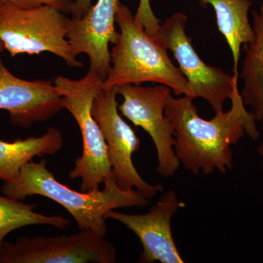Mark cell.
<instances>
[{
  "instance_id": "cell-1",
  "label": "cell",
  "mask_w": 263,
  "mask_h": 263,
  "mask_svg": "<svg viewBox=\"0 0 263 263\" xmlns=\"http://www.w3.org/2000/svg\"><path fill=\"white\" fill-rule=\"evenodd\" d=\"M230 100V110L216 113L209 120L199 116L189 97L172 96L166 105L165 115L175 129V152L180 164L192 174L209 175L217 170L226 174L233 167L231 146L246 134L258 139L257 119L246 108L238 84Z\"/></svg>"
},
{
  "instance_id": "cell-2",
  "label": "cell",
  "mask_w": 263,
  "mask_h": 263,
  "mask_svg": "<svg viewBox=\"0 0 263 263\" xmlns=\"http://www.w3.org/2000/svg\"><path fill=\"white\" fill-rule=\"evenodd\" d=\"M104 188L78 192L60 182L47 168L46 160H32L24 164L18 177L6 181L2 193L17 200L40 195L61 205L75 219L79 229L89 230L100 236L107 234L105 215L122 208L146 207L149 200L136 190H123L115 179L107 180Z\"/></svg>"
},
{
  "instance_id": "cell-3",
  "label": "cell",
  "mask_w": 263,
  "mask_h": 263,
  "mask_svg": "<svg viewBox=\"0 0 263 263\" xmlns=\"http://www.w3.org/2000/svg\"><path fill=\"white\" fill-rule=\"evenodd\" d=\"M116 22L119 37L110 51L111 67L103 81V91L123 85L154 82L168 86L176 96L194 100L191 86L171 61L167 48L136 22L127 5L119 3Z\"/></svg>"
},
{
  "instance_id": "cell-4",
  "label": "cell",
  "mask_w": 263,
  "mask_h": 263,
  "mask_svg": "<svg viewBox=\"0 0 263 263\" xmlns=\"http://www.w3.org/2000/svg\"><path fill=\"white\" fill-rule=\"evenodd\" d=\"M53 83L61 95L62 106L75 119L82 137V154L69 176L81 179V191L98 190L101 183L115 179L106 143L91 112L95 98L103 91V81L89 71L79 80L59 76Z\"/></svg>"
},
{
  "instance_id": "cell-5",
  "label": "cell",
  "mask_w": 263,
  "mask_h": 263,
  "mask_svg": "<svg viewBox=\"0 0 263 263\" xmlns=\"http://www.w3.org/2000/svg\"><path fill=\"white\" fill-rule=\"evenodd\" d=\"M67 21L65 13L49 5L23 8L0 3V40L11 57L49 52L70 67H82L66 37Z\"/></svg>"
},
{
  "instance_id": "cell-6",
  "label": "cell",
  "mask_w": 263,
  "mask_h": 263,
  "mask_svg": "<svg viewBox=\"0 0 263 263\" xmlns=\"http://www.w3.org/2000/svg\"><path fill=\"white\" fill-rule=\"evenodd\" d=\"M123 98L118 107L121 114L136 127L149 135L157 155V174L162 177L174 176L181 164L175 152V129L165 115V107L172 90L163 84L154 86L126 84L116 88Z\"/></svg>"
},
{
  "instance_id": "cell-7",
  "label": "cell",
  "mask_w": 263,
  "mask_h": 263,
  "mask_svg": "<svg viewBox=\"0 0 263 263\" xmlns=\"http://www.w3.org/2000/svg\"><path fill=\"white\" fill-rule=\"evenodd\" d=\"M117 251L89 230L56 237H19L0 247V263H114Z\"/></svg>"
},
{
  "instance_id": "cell-8",
  "label": "cell",
  "mask_w": 263,
  "mask_h": 263,
  "mask_svg": "<svg viewBox=\"0 0 263 263\" xmlns=\"http://www.w3.org/2000/svg\"><path fill=\"white\" fill-rule=\"evenodd\" d=\"M186 15L175 13L160 24L157 37L179 64L193 90L194 100L204 99L215 114L219 113L238 85V76L230 75L202 61L186 34Z\"/></svg>"
},
{
  "instance_id": "cell-9",
  "label": "cell",
  "mask_w": 263,
  "mask_h": 263,
  "mask_svg": "<svg viewBox=\"0 0 263 263\" xmlns=\"http://www.w3.org/2000/svg\"><path fill=\"white\" fill-rule=\"evenodd\" d=\"M116 88L102 91L93 102V117L98 122L105 143L109 161L117 184L123 190H136L146 198L162 193V185L146 182L133 164V155L141 148L136 132L118 111Z\"/></svg>"
},
{
  "instance_id": "cell-10",
  "label": "cell",
  "mask_w": 263,
  "mask_h": 263,
  "mask_svg": "<svg viewBox=\"0 0 263 263\" xmlns=\"http://www.w3.org/2000/svg\"><path fill=\"white\" fill-rule=\"evenodd\" d=\"M184 206L174 190H168L146 214H124L111 210L105 217L122 223L139 238L143 252L138 262L183 263L173 236L171 221Z\"/></svg>"
},
{
  "instance_id": "cell-11",
  "label": "cell",
  "mask_w": 263,
  "mask_h": 263,
  "mask_svg": "<svg viewBox=\"0 0 263 263\" xmlns=\"http://www.w3.org/2000/svg\"><path fill=\"white\" fill-rule=\"evenodd\" d=\"M119 0H97L80 18H68L67 39L78 57L81 53L89 59V72L105 81L111 67L109 44L119 37L116 29V15Z\"/></svg>"
},
{
  "instance_id": "cell-12",
  "label": "cell",
  "mask_w": 263,
  "mask_h": 263,
  "mask_svg": "<svg viewBox=\"0 0 263 263\" xmlns=\"http://www.w3.org/2000/svg\"><path fill=\"white\" fill-rule=\"evenodd\" d=\"M64 109L62 97L51 81H26L8 70L0 57V110L9 113L10 122L29 128L46 122Z\"/></svg>"
},
{
  "instance_id": "cell-13",
  "label": "cell",
  "mask_w": 263,
  "mask_h": 263,
  "mask_svg": "<svg viewBox=\"0 0 263 263\" xmlns=\"http://www.w3.org/2000/svg\"><path fill=\"white\" fill-rule=\"evenodd\" d=\"M61 132L49 127L45 134L13 142L0 141V181H13L24 164L34 157L52 156L63 146Z\"/></svg>"
},
{
  "instance_id": "cell-14",
  "label": "cell",
  "mask_w": 263,
  "mask_h": 263,
  "mask_svg": "<svg viewBox=\"0 0 263 263\" xmlns=\"http://www.w3.org/2000/svg\"><path fill=\"white\" fill-rule=\"evenodd\" d=\"M202 6L211 5L215 11L218 29L232 52L234 75L238 76L242 44L248 45L254 37L249 20L251 0H199Z\"/></svg>"
},
{
  "instance_id": "cell-15",
  "label": "cell",
  "mask_w": 263,
  "mask_h": 263,
  "mask_svg": "<svg viewBox=\"0 0 263 263\" xmlns=\"http://www.w3.org/2000/svg\"><path fill=\"white\" fill-rule=\"evenodd\" d=\"M254 37L248 44L240 77L245 105L253 109L257 122L263 111V2L259 11H253Z\"/></svg>"
},
{
  "instance_id": "cell-16",
  "label": "cell",
  "mask_w": 263,
  "mask_h": 263,
  "mask_svg": "<svg viewBox=\"0 0 263 263\" xmlns=\"http://www.w3.org/2000/svg\"><path fill=\"white\" fill-rule=\"evenodd\" d=\"M36 204H27L0 195V247L9 233L32 226H49L59 229L70 226V219L60 216H47L34 212Z\"/></svg>"
},
{
  "instance_id": "cell-17",
  "label": "cell",
  "mask_w": 263,
  "mask_h": 263,
  "mask_svg": "<svg viewBox=\"0 0 263 263\" xmlns=\"http://www.w3.org/2000/svg\"><path fill=\"white\" fill-rule=\"evenodd\" d=\"M134 16L136 22L141 24L150 36L157 37L160 27V20L152 10L150 0H139V5Z\"/></svg>"
},
{
  "instance_id": "cell-18",
  "label": "cell",
  "mask_w": 263,
  "mask_h": 263,
  "mask_svg": "<svg viewBox=\"0 0 263 263\" xmlns=\"http://www.w3.org/2000/svg\"><path fill=\"white\" fill-rule=\"evenodd\" d=\"M76 0H0V3H11L23 8H33L43 5L54 7L65 14H70Z\"/></svg>"
},
{
  "instance_id": "cell-19",
  "label": "cell",
  "mask_w": 263,
  "mask_h": 263,
  "mask_svg": "<svg viewBox=\"0 0 263 263\" xmlns=\"http://www.w3.org/2000/svg\"><path fill=\"white\" fill-rule=\"evenodd\" d=\"M92 2L93 0H76L71 9V17L80 18L83 16L91 8Z\"/></svg>"
},
{
  "instance_id": "cell-20",
  "label": "cell",
  "mask_w": 263,
  "mask_h": 263,
  "mask_svg": "<svg viewBox=\"0 0 263 263\" xmlns=\"http://www.w3.org/2000/svg\"><path fill=\"white\" fill-rule=\"evenodd\" d=\"M258 122H260L261 124H262L263 129V111L262 114H261L260 117H259ZM257 151H258L259 155L263 158V141L261 143V144L259 145L258 148H257Z\"/></svg>"
},
{
  "instance_id": "cell-21",
  "label": "cell",
  "mask_w": 263,
  "mask_h": 263,
  "mask_svg": "<svg viewBox=\"0 0 263 263\" xmlns=\"http://www.w3.org/2000/svg\"><path fill=\"white\" fill-rule=\"evenodd\" d=\"M5 51V48L4 44H3V43L2 42L1 40H0V54H1L2 53H3Z\"/></svg>"
}]
</instances>
